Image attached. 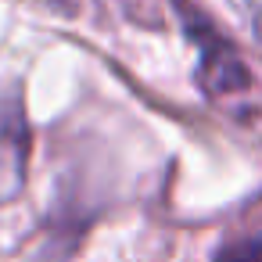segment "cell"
<instances>
[{
    "mask_svg": "<svg viewBox=\"0 0 262 262\" xmlns=\"http://www.w3.org/2000/svg\"><path fill=\"white\" fill-rule=\"evenodd\" d=\"M183 18H187V33L198 40V51H201V83L212 94L244 90L248 86V76H244V65L237 61V54L208 29L205 18H194L190 11H183Z\"/></svg>",
    "mask_w": 262,
    "mask_h": 262,
    "instance_id": "obj_1",
    "label": "cell"
},
{
    "mask_svg": "<svg viewBox=\"0 0 262 262\" xmlns=\"http://www.w3.org/2000/svg\"><path fill=\"white\" fill-rule=\"evenodd\" d=\"M215 262H262V241L258 237H244V241H233L226 244Z\"/></svg>",
    "mask_w": 262,
    "mask_h": 262,
    "instance_id": "obj_2",
    "label": "cell"
},
{
    "mask_svg": "<svg viewBox=\"0 0 262 262\" xmlns=\"http://www.w3.org/2000/svg\"><path fill=\"white\" fill-rule=\"evenodd\" d=\"M233 4H237V11L244 15V22H248V29H251L255 47L262 51V0H233Z\"/></svg>",
    "mask_w": 262,
    "mask_h": 262,
    "instance_id": "obj_3",
    "label": "cell"
}]
</instances>
